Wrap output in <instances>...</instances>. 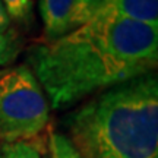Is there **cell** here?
<instances>
[{
  "instance_id": "cell-1",
  "label": "cell",
  "mask_w": 158,
  "mask_h": 158,
  "mask_svg": "<svg viewBox=\"0 0 158 158\" xmlns=\"http://www.w3.org/2000/svg\"><path fill=\"white\" fill-rule=\"evenodd\" d=\"M28 62L51 108L63 110L151 73L158 63V25L98 9L84 25L32 47Z\"/></svg>"
},
{
  "instance_id": "cell-2",
  "label": "cell",
  "mask_w": 158,
  "mask_h": 158,
  "mask_svg": "<svg viewBox=\"0 0 158 158\" xmlns=\"http://www.w3.org/2000/svg\"><path fill=\"white\" fill-rule=\"evenodd\" d=\"M82 158H158V79L147 73L111 86L66 118Z\"/></svg>"
},
{
  "instance_id": "cell-3",
  "label": "cell",
  "mask_w": 158,
  "mask_h": 158,
  "mask_svg": "<svg viewBox=\"0 0 158 158\" xmlns=\"http://www.w3.org/2000/svg\"><path fill=\"white\" fill-rule=\"evenodd\" d=\"M48 118L50 104L32 70L25 64L0 69V141L35 139Z\"/></svg>"
},
{
  "instance_id": "cell-4",
  "label": "cell",
  "mask_w": 158,
  "mask_h": 158,
  "mask_svg": "<svg viewBox=\"0 0 158 158\" xmlns=\"http://www.w3.org/2000/svg\"><path fill=\"white\" fill-rule=\"evenodd\" d=\"M76 0H40V13L47 41L56 40L70 31V16Z\"/></svg>"
},
{
  "instance_id": "cell-5",
  "label": "cell",
  "mask_w": 158,
  "mask_h": 158,
  "mask_svg": "<svg viewBox=\"0 0 158 158\" xmlns=\"http://www.w3.org/2000/svg\"><path fill=\"white\" fill-rule=\"evenodd\" d=\"M100 9L136 22L158 25V0H104Z\"/></svg>"
},
{
  "instance_id": "cell-6",
  "label": "cell",
  "mask_w": 158,
  "mask_h": 158,
  "mask_svg": "<svg viewBox=\"0 0 158 158\" xmlns=\"http://www.w3.org/2000/svg\"><path fill=\"white\" fill-rule=\"evenodd\" d=\"M0 158H43L41 145L35 139L2 142Z\"/></svg>"
},
{
  "instance_id": "cell-7",
  "label": "cell",
  "mask_w": 158,
  "mask_h": 158,
  "mask_svg": "<svg viewBox=\"0 0 158 158\" xmlns=\"http://www.w3.org/2000/svg\"><path fill=\"white\" fill-rule=\"evenodd\" d=\"M10 21L29 25L34 18V0H2Z\"/></svg>"
},
{
  "instance_id": "cell-8",
  "label": "cell",
  "mask_w": 158,
  "mask_h": 158,
  "mask_svg": "<svg viewBox=\"0 0 158 158\" xmlns=\"http://www.w3.org/2000/svg\"><path fill=\"white\" fill-rule=\"evenodd\" d=\"M22 50V41L15 31L0 32V66L10 64Z\"/></svg>"
},
{
  "instance_id": "cell-9",
  "label": "cell",
  "mask_w": 158,
  "mask_h": 158,
  "mask_svg": "<svg viewBox=\"0 0 158 158\" xmlns=\"http://www.w3.org/2000/svg\"><path fill=\"white\" fill-rule=\"evenodd\" d=\"M47 158H82L76 148L72 145L69 138L59 133L50 132L48 135V157Z\"/></svg>"
},
{
  "instance_id": "cell-10",
  "label": "cell",
  "mask_w": 158,
  "mask_h": 158,
  "mask_svg": "<svg viewBox=\"0 0 158 158\" xmlns=\"http://www.w3.org/2000/svg\"><path fill=\"white\" fill-rule=\"evenodd\" d=\"M102 2L104 0H76L75 9L70 16V31L88 22L101 7Z\"/></svg>"
},
{
  "instance_id": "cell-11",
  "label": "cell",
  "mask_w": 158,
  "mask_h": 158,
  "mask_svg": "<svg viewBox=\"0 0 158 158\" xmlns=\"http://www.w3.org/2000/svg\"><path fill=\"white\" fill-rule=\"evenodd\" d=\"M10 18L7 16L5 7H3V3L0 0V32H5V31H9L10 29Z\"/></svg>"
}]
</instances>
